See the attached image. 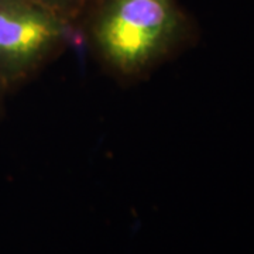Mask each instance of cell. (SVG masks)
I'll return each instance as SVG.
<instances>
[{
  "mask_svg": "<svg viewBox=\"0 0 254 254\" xmlns=\"http://www.w3.org/2000/svg\"><path fill=\"white\" fill-rule=\"evenodd\" d=\"M79 37L105 72L131 83L192 46L198 31L178 0H96Z\"/></svg>",
  "mask_w": 254,
  "mask_h": 254,
  "instance_id": "cell-1",
  "label": "cell"
},
{
  "mask_svg": "<svg viewBox=\"0 0 254 254\" xmlns=\"http://www.w3.org/2000/svg\"><path fill=\"white\" fill-rule=\"evenodd\" d=\"M78 44L79 33L34 0H0V83L7 93Z\"/></svg>",
  "mask_w": 254,
  "mask_h": 254,
  "instance_id": "cell-2",
  "label": "cell"
},
{
  "mask_svg": "<svg viewBox=\"0 0 254 254\" xmlns=\"http://www.w3.org/2000/svg\"><path fill=\"white\" fill-rule=\"evenodd\" d=\"M38 4L65 20L78 33L96 0H34Z\"/></svg>",
  "mask_w": 254,
  "mask_h": 254,
  "instance_id": "cell-3",
  "label": "cell"
},
{
  "mask_svg": "<svg viewBox=\"0 0 254 254\" xmlns=\"http://www.w3.org/2000/svg\"><path fill=\"white\" fill-rule=\"evenodd\" d=\"M6 95H7V92L3 88V85L0 83V108H1V105H3V99H4Z\"/></svg>",
  "mask_w": 254,
  "mask_h": 254,
  "instance_id": "cell-4",
  "label": "cell"
}]
</instances>
